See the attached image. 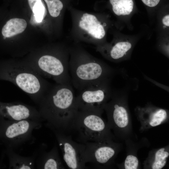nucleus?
<instances>
[{
  "label": "nucleus",
  "mask_w": 169,
  "mask_h": 169,
  "mask_svg": "<svg viewBox=\"0 0 169 169\" xmlns=\"http://www.w3.org/2000/svg\"><path fill=\"white\" fill-rule=\"evenodd\" d=\"M71 84L52 85L38 105L43 119L53 131L66 134L72 132L74 119L78 111Z\"/></svg>",
  "instance_id": "nucleus-1"
},
{
  "label": "nucleus",
  "mask_w": 169,
  "mask_h": 169,
  "mask_svg": "<svg viewBox=\"0 0 169 169\" xmlns=\"http://www.w3.org/2000/svg\"><path fill=\"white\" fill-rule=\"evenodd\" d=\"M0 80L14 84L38 104L52 85L25 62L0 61Z\"/></svg>",
  "instance_id": "nucleus-2"
},
{
  "label": "nucleus",
  "mask_w": 169,
  "mask_h": 169,
  "mask_svg": "<svg viewBox=\"0 0 169 169\" xmlns=\"http://www.w3.org/2000/svg\"><path fill=\"white\" fill-rule=\"evenodd\" d=\"M69 71L72 86L79 91L110 80L115 72L110 66L82 52L74 54L69 62Z\"/></svg>",
  "instance_id": "nucleus-3"
},
{
  "label": "nucleus",
  "mask_w": 169,
  "mask_h": 169,
  "mask_svg": "<svg viewBox=\"0 0 169 169\" xmlns=\"http://www.w3.org/2000/svg\"><path fill=\"white\" fill-rule=\"evenodd\" d=\"M77 134L80 143L110 142L108 128L101 116L94 112L78 110L74 119L72 132Z\"/></svg>",
  "instance_id": "nucleus-4"
},
{
  "label": "nucleus",
  "mask_w": 169,
  "mask_h": 169,
  "mask_svg": "<svg viewBox=\"0 0 169 169\" xmlns=\"http://www.w3.org/2000/svg\"><path fill=\"white\" fill-rule=\"evenodd\" d=\"M46 53L38 58L25 62L43 77L51 79L57 84H71L67 56Z\"/></svg>",
  "instance_id": "nucleus-5"
},
{
  "label": "nucleus",
  "mask_w": 169,
  "mask_h": 169,
  "mask_svg": "<svg viewBox=\"0 0 169 169\" xmlns=\"http://www.w3.org/2000/svg\"><path fill=\"white\" fill-rule=\"evenodd\" d=\"M110 80L96 83L79 91L76 96L78 110L101 115L113 93L110 85Z\"/></svg>",
  "instance_id": "nucleus-6"
},
{
  "label": "nucleus",
  "mask_w": 169,
  "mask_h": 169,
  "mask_svg": "<svg viewBox=\"0 0 169 169\" xmlns=\"http://www.w3.org/2000/svg\"><path fill=\"white\" fill-rule=\"evenodd\" d=\"M40 125L38 121H13L0 117V139L8 148L12 149L28 140L33 130Z\"/></svg>",
  "instance_id": "nucleus-7"
},
{
  "label": "nucleus",
  "mask_w": 169,
  "mask_h": 169,
  "mask_svg": "<svg viewBox=\"0 0 169 169\" xmlns=\"http://www.w3.org/2000/svg\"><path fill=\"white\" fill-rule=\"evenodd\" d=\"M53 131L62 151L63 160L68 167L71 169L85 168L84 159L85 144L75 141L70 135Z\"/></svg>",
  "instance_id": "nucleus-8"
},
{
  "label": "nucleus",
  "mask_w": 169,
  "mask_h": 169,
  "mask_svg": "<svg viewBox=\"0 0 169 169\" xmlns=\"http://www.w3.org/2000/svg\"><path fill=\"white\" fill-rule=\"evenodd\" d=\"M0 117L13 121L29 120L39 121L43 119L35 108L18 102L0 101Z\"/></svg>",
  "instance_id": "nucleus-9"
},
{
  "label": "nucleus",
  "mask_w": 169,
  "mask_h": 169,
  "mask_svg": "<svg viewBox=\"0 0 169 169\" xmlns=\"http://www.w3.org/2000/svg\"><path fill=\"white\" fill-rule=\"evenodd\" d=\"M85 149L84 155L85 163L94 165L110 163L115 154V150L110 142H88L84 144Z\"/></svg>",
  "instance_id": "nucleus-10"
},
{
  "label": "nucleus",
  "mask_w": 169,
  "mask_h": 169,
  "mask_svg": "<svg viewBox=\"0 0 169 169\" xmlns=\"http://www.w3.org/2000/svg\"><path fill=\"white\" fill-rule=\"evenodd\" d=\"M111 100L105 105L110 125L119 128L126 127L129 122V113L126 106L120 101V96L112 93Z\"/></svg>",
  "instance_id": "nucleus-11"
},
{
  "label": "nucleus",
  "mask_w": 169,
  "mask_h": 169,
  "mask_svg": "<svg viewBox=\"0 0 169 169\" xmlns=\"http://www.w3.org/2000/svg\"><path fill=\"white\" fill-rule=\"evenodd\" d=\"M79 27L93 38L101 39L105 35L104 28L96 17L91 14H83L79 23Z\"/></svg>",
  "instance_id": "nucleus-12"
},
{
  "label": "nucleus",
  "mask_w": 169,
  "mask_h": 169,
  "mask_svg": "<svg viewBox=\"0 0 169 169\" xmlns=\"http://www.w3.org/2000/svg\"><path fill=\"white\" fill-rule=\"evenodd\" d=\"M137 110L140 115L146 120V122L151 127L161 124L167 118V111L165 109L152 106L138 107Z\"/></svg>",
  "instance_id": "nucleus-13"
},
{
  "label": "nucleus",
  "mask_w": 169,
  "mask_h": 169,
  "mask_svg": "<svg viewBox=\"0 0 169 169\" xmlns=\"http://www.w3.org/2000/svg\"><path fill=\"white\" fill-rule=\"evenodd\" d=\"M27 26L26 21L23 19H10L2 28L1 34L3 38L5 40L22 33L25 29Z\"/></svg>",
  "instance_id": "nucleus-14"
},
{
  "label": "nucleus",
  "mask_w": 169,
  "mask_h": 169,
  "mask_svg": "<svg viewBox=\"0 0 169 169\" xmlns=\"http://www.w3.org/2000/svg\"><path fill=\"white\" fill-rule=\"evenodd\" d=\"M39 167L44 169H64L59 155L58 148L54 146L49 151L44 153L40 159Z\"/></svg>",
  "instance_id": "nucleus-15"
},
{
  "label": "nucleus",
  "mask_w": 169,
  "mask_h": 169,
  "mask_svg": "<svg viewBox=\"0 0 169 169\" xmlns=\"http://www.w3.org/2000/svg\"><path fill=\"white\" fill-rule=\"evenodd\" d=\"M7 153L9 159V168L19 169L33 168V158L20 156L14 152L10 148H8Z\"/></svg>",
  "instance_id": "nucleus-16"
},
{
  "label": "nucleus",
  "mask_w": 169,
  "mask_h": 169,
  "mask_svg": "<svg viewBox=\"0 0 169 169\" xmlns=\"http://www.w3.org/2000/svg\"><path fill=\"white\" fill-rule=\"evenodd\" d=\"M114 13L116 15L130 14L133 8L132 0H110Z\"/></svg>",
  "instance_id": "nucleus-17"
},
{
  "label": "nucleus",
  "mask_w": 169,
  "mask_h": 169,
  "mask_svg": "<svg viewBox=\"0 0 169 169\" xmlns=\"http://www.w3.org/2000/svg\"><path fill=\"white\" fill-rule=\"evenodd\" d=\"M132 47L131 44L128 42L116 43L109 51V57L114 60L120 59L124 57Z\"/></svg>",
  "instance_id": "nucleus-18"
},
{
  "label": "nucleus",
  "mask_w": 169,
  "mask_h": 169,
  "mask_svg": "<svg viewBox=\"0 0 169 169\" xmlns=\"http://www.w3.org/2000/svg\"><path fill=\"white\" fill-rule=\"evenodd\" d=\"M169 156V152L166 150L165 148H162L158 150L155 154L151 168L161 169L163 168L166 164Z\"/></svg>",
  "instance_id": "nucleus-19"
},
{
  "label": "nucleus",
  "mask_w": 169,
  "mask_h": 169,
  "mask_svg": "<svg viewBox=\"0 0 169 169\" xmlns=\"http://www.w3.org/2000/svg\"><path fill=\"white\" fill-rule=\"evenodd\" d=\"M29 6L37 22H40L45 13V8L42 0H28Z\"/></svg>",
  "instance_id": "nucleus-20"
},
{
  "label": "nucleus",
  "mask_w": 169,
  "mask_h": 169,
  "mask_svg": "<svg viewBox=\"0 0 169 169\" xmlns=\"http://www.w3.org/2000/svg\"><path fill=\"white\" fill-rule=\"evenodd\" d=\"M46 3L49 13L53 17H58L63 9L64 4L60 0H44Z\"/></svg>",
  "instance_id": "nucleus-21"
},
{
  "label": "nucleus",
  "mask_w": 169,
  "mask_h": 169,
  "mask_svg": "<svg viewBox=\"0 0 169 169\" xmlns=\"http://www.w3.org/2000/svg\"><path fill=\"white\" fill-rule=\"evenodd\" d=\"M139 165L137 157L133 155H129L126 157L124 162L125 169H136Z\"/></svg>",
  "instance_id": "nucleus-22"
},
{
  "label": "nucleus",
  "mask_w": 169,
  "mask_h": 169,
  "mask_svg": "<svg viewBox=\"0 0 169 169\" xmlns=\"http://www.w3.org/2000/svg\"><path fill=\"white\" fill-rule=\"evenodd\" d=\"M146 6L150 7H154L159 3L160 0H141Z\"/></svg>",
  "instance_id": "nucleus-23"
},
{
  "label": "nucleus",
  "mask_w": 169,
  "mask_h": 169,
  "mask_svg": "<svg viewBox=\"0 0 169 169\" xmlns=\"http://www.w3.org/2000/svg\"><path fill=\"white\" fill-rule=\"evenodd\" d=\"M144 77L146 79L148 80L149 81H151V82L153 83L154 84H155L156 85L161 88L167 91H169V89L168 87L167 86H166L165 85H163L162 84H161L160 83H158L157 82H156L155 80H154L153 79H151L150 78H149V77H147L146 75H144Z\"/></svg>",
  "instance_id": "nucleus-24"
},
{
  "label": "nucleus",
  "mask_w": 169,
  "mask_h": 169,
  "mask_svg": "<svg viewBox=\"0 0 169 169\" xmlns=\"http://www.w3.org/2000/svg\"><path fill=\"white\" fill-rule=\"evenodd\" d=\"M162 23L166 26H169V14L165 16L162 20Z\"/></svg>",
  "instance_id": "nucleus-25"
}]
</instances>
